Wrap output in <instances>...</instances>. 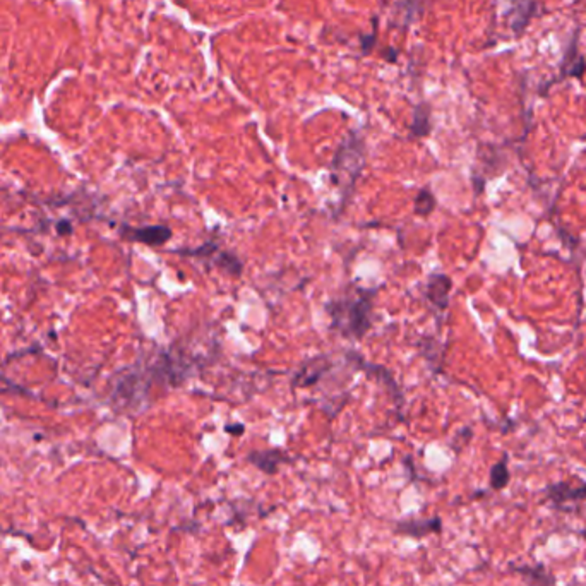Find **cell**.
<instances>
[{
	"instance_id": "obj_16",
	"label": "cell",
	"mask_w": 586,
	"mask_h": 586,
	"mask_svg": "<svg viewBox=\"0 0 586 586\" xmlns=\"http://www.w3.org/2000/svg\"><path fill=\"white\" fill-rule=\"evenodd\" d=\"M245 430V427L242 423H228L225 427V432L231 434V436H242Z\"/></svg>"
},
{
	"instance_id": "obj_5",
	"label": "cell",
	"mask_w": 586,
	"mask_h": 586,
	"mask_svg": "<svg viewBox=\"0 0 586 586\" xmlns=\"http://www.w3.org/2000/svg\"><path fill=\"white\" fill-rule=\"evenodd\" d=\"M453 283L446 274H432L427 285V296L437 309L444 310L450 303V292Z\"/></svg>"
},
{
	"instance_id": "obj_3",
	"label": "cell",
	"mask_w": 586,
	"mask_h": 586,
	"mask_svg": "<svg viewBox=\"0 0 586 586\" xmlns=\"http://www.w3.org/2000/svg\"><path fill=\"white\" fill-rule=\"evenodd\" d=\"M329 369H331L329 358H312V360H309L307 364H303V367L296 372L292 381V386L293 388H309V386H314Z\"/></svg>"
},
{
	"instance_id": "obj_11",
	"label": "cell",
	"mask_w": 586,
	"mask_h": 586,
	"mask_svg": "<svg viewBox=\"0 0 586 586\" xmlns=\"http://www.w3.org/2000/svg\"><path fill=\"white\" fill-rule=\"evenodd\" d=\"M509 479H511V473H509L508 468V456L501 459V461L495 463L490 470V487L494 490H502L509 483Z\"/></svg>"
},
{
	"instance_id": "obj_4",
	"label": "cell",
	"mask_w": 586,
	"mask_h": 586,
	"mask_svg": "<svg viewBox=\"0 0 586 586\" xmlns=\"http://www.w3.org/2000/svg\"><path fill=\"white\" fill-rule=\"evenodd\" d=\"M122 235H124L127 240L143 242V244L146 245H163L165 242L170 240V237H172V230H170L168 227H163V225L143 227V228L125 227L124 230H122Z\"/></svg>"
},
{
	"instance_id": "obj_14",
	"label": "cell",
	"mask_w": 586,
	"mask_h": 586,
	"mask_svg": "<svg viewBox=\"0 0 586 586\" xmlns=\"http://www.w3.org/2000/svg\"><path fill=\"white\" fill-rule=\"evenodd\" d=\"M430 130V124H429V114L427 112H423V107H420L417 110V114H415V121H414V125H411V134L417 137H423L427 136Z\"/></svg>"
},
{
	"instance_id": "obj_1",
	"label": "cell",
	"mask_w": 586,
	"mask_h": 586,
	"mask_svg": "<svg viewBox=\"0 0 586 586\" xmlns=\"http://www.w3.org/2000/svg\"><path fill=\"white\" fill-rule=\"evenodd\" d=\"M372 299L374 292L358 290L329 302L326 310L331 316L332 328L346 338H364L372 326Z\"/></svg>"
},
{
	"instance_id": "obj_17",
	"label": "cell",
	"mask_w": 586,
	"mask_h": 586,
	"mask_svg": "<svg viewBox=\"0 0 586 586\" xmlns=\"http://www.w3.org/2000/svg\"><path fill=\"white\" fill-rule=\"evenodd\" d=\"M57 230H59V233L65 235V233H71L72 227H71V223H69V222H60L59 225H57Z\"/></svg>"
},
{
	"instance_id": "obj_2",
	"label": "cell",
	"mask_w": 586,
	"mask_h": 586,
	"mask_svg": "<svg viewBox=\"0 0 586 586\" xmlns=\"http://www.w3.org/2000/svg\"><path fill=\"white\" fill-rule=\"evenodd\" d=\"M365 165L364 143L352 136L339 146L332 161V184L341 190L343 202L350 199L355 189V182Z\"/></svg>"
},
{
	"instance_id": "obj_10",
	"label": "cell",
	"mask_w": 586,
	"mask_h": 586,
	"mask_svg": "<svg viewBox=\"0 0 586 586\" xmlns=\"http://www.w3.org/2000/svg\"><path fill=\"white\" fill-rule=\"evenodd\" d=\"M441 531V520H411L400 523L396 526V533L410 535V537H425L429 533Z\"/></svg>"
},
{
	"instance_id": "obj_13",
	"label": "cell",
	"mask_w": 586,
	"mask_h": 586,
	"mask_svg": "<svg viewBox=\"0 0 586 586\" xmlns=\"http://www.w3.org/2000/svg\"><path fill=\"white\" fill-rule=\"evenodd\" d=\"M436 208V197L429 189H422L415 197V213L418 216H429Z\"/></svg>"
},
{
	"instance_id": "obj_7",
	"label": "cell",
	"mask_w": 586,
	"mask_h": 586,
	"mask_svg": "<svg viewBox=\"0 0 586 586\" xmlns=\"http://www.w3.org/2000/svg\"><path fill=\"white\" fill-rule=\"evenodd\" d=\"M560 69H562L560 78L571 76V78L581 79L585 76L586 60L585 57L580 55V52H578V36H574V38L571 39V45L569 48L566 50V53H564V60L562 64H560Z\"/></svg>"
},
{
	"instance_id": "obj_6",
	"label": "cell",
	"mask_w": 586,
	"mask_h": 586,
	"mask_svg": "<svg viewBox=\"0 0 586 586\" xmlns=\"http://www.w3.org/2000/svg\"><path fill=\"white\" fill-rule=\"evenodd\" d=\"M249 461L259 468L260 472L267 475H274L283 463L288 461V456L280 450H267V451H254L247 456Z\"/></svg>"
},
{
	"instance_id": "obj_8",
	"label": "cell",
	"mask_w": 586,
	"mask_h": 586,
	"mask_svg": "<svg viewBox=\"0 0 586 586\" xmlns=\"http://www.w3.org/2000/svg\"><path fill=\"white\" fill-rule=\"evenodd\" d=\"M547 497L553 504H564L567 501H586V483L574 488L564 482L553 483L547 488Z\"/></svg>"
},
{
	"instance_id": "obj_9",
	"label": "cell",
	"mask_w": 586,
	"mask_h": 586,
	"mask_svg": "<svg viewBox=\"0 0 586 586\" xmlns=\"http://www.w3.org/2000/svg\"><path fill=\"white\" fill-rule=\"evenodd\" d=\"M535 10V0H513L511 9V28L516 35H523L530 23Z\"/></svg>"
},
{
	"instance_id": "obj_12",
	"label": "cell",
	"mask_w": 586,
	"mask_h": 586,
	"mask_svg": "<svg viewBox=\"0 0 586 586\" xmlns=\"http://www.w3.org/2000/svg\"><path fill=\"white\" fill-rule=\"evenodd\" d=\"M215 266L222 267L230 276H240L242 274V260L233 252H220L215 258Z\"/></svg>"
},
{
	"instance_id": "obj_15",
	"label": "cell",
	"mask_w": 586,
	"mask_h": 586,
	"mask_svg": "<svg viewBox=\"0 0 586 586\" xmlns=\"http://www.w3.org/2000/svg\"><path fill=\"white\" fill-rule=\"evenodd\" d=\"M218 251V245L215 242H208V244L201 245L197 249H184V251H177L179 254L190 256V258H213Z\"/></svg>"
}]
</instances>
